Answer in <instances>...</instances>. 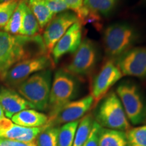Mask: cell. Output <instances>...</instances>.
I'll use <instances>...</instances> for the list:
<instances>
[{
  "mask_svg": "<svg viewBox=\"0 0 146 146\" xmlns=\"http://www.w3.org/2000/svg\"><path fill=\"white\" fill-rule=\"evenodd\" d=\"M49 54L43 37L13 35L0 31V78L16 63L42 55Z\"/></svg>",
  "mask_w": 146,
  "mask_h": 146,
  "instance_id": "cell-1",
  "label": "cell"
},
{
  "mask_svg": "<svg viewBox=\"0 0 146 146\" xmlns=\"http://www.w3.org/2000/svg\"><path fill=\"white\" fill-rule=\"evenodd\" d=\"M139 37L136 29L125 23H114L105 29L103 43L110 59H117L132 48Z\"/></svg>",
  "mask_w": 146,
  "mask_h": 146,
  "instance_id": "cell-2",
  "label": "cell"
},
{
  "mask_svg": "<svg viewBox=\"0 0 146 146\" xmlns=\"http://www.w3.org/2000/svg\"><path fill=\"white\" fill-rule=\"evenodd\" d=\"M51 86L52 71L47 69L29 76L16 88L18 94L32 104L35 109L44 111L48 108Z\"/></svg>",
  "mask_w": 146,
  "mask_h": 146,
  "instance_id": "cell-3",
  "label": "cell"
},
{
  "mask_svg": "<svg viewBox=\"0 0 146 146\" xmlns=\"http://www.w3.org/2000/svg\"><path fill=\"white\" fill-rule=\"evenodd\" d=\"M99 102L95 120L102 127L125 132L131 129L130 123L116 91L108 92Z\"/></svg>",
  "mask_w": 146,
  "mask_h": 146,
  "instance_id": "cell-4",
  "label": "cell"
},
{
  "mask_svg": "<svg viewBox=\"0 0 146 146\" xmlns=\"http://www.w3.org/2000/svg\"><path fill=\"white\" fill-rule=\"evenodd\" d=\"M78 87L76 76L64 69H60L55 72L47 108L50 111L49 119L54 117L64 106L75 98Z\"/></svg>",
  "mask_w": 146,
  "mask_h": 146,
  "instance_id": "cell-5",
  "label": "cell"
},
{
  "mask_svg": "<svg viewBox=\"0 0 146 146\" xmlns=\"http://www.w3.org/2000/svg\"><path fill=\"white\" fill-rule=\"evenodd\" d=\"M116 93L129 123L133 125L146 123V100L137 84L127 81L120 83Z\"/></svg>",
  "mask_w": 146,
  "mask_h": 146,
  "instance_id": "cell-6",
  "label": "cell"
},
{
  "mask_svg": "<svg viewBox=\"0 0 146 146\" xmlns=\"http://www.w3.org/2000/svg\"><path fill=\"white\" fill-rule=\"evenodd\" d=\"M54 64L53 60L49 54L29 58L11 67L1 80L9 86L16 87L29 76L40 71L50 69Z\"/></svg>",
  "mask_w": 146,
  "mask_h": 146,
  "instance_id": "cell-7",
  "label": "cell"
},
{
  "mask_svg": "<svg viewBox=\"0 0 146 146\" xmlns=\"http://www.w3.org/2000/svg\"><path fill=\"white\" fill-rule=\"evenodd\" d=\"M99 60V50L96 43L85 39L74 53L66 70L73 76H87L96 68Z\"/></svg>",
  "mask_w": 146,
  "mask_h": 146,
  "instance_id": "cell-8",
  "label": "cell"
},
{
  "mask_svg": "<svg viewBox=\"0 0 146 146\" xmlns=\"http://www.w3.org/2000/svg\"><path fill=\"white\" fill-rule=\"evenodd\" d=\"M123 77L114 60H108L94 76L91 83L90 95L94 103H98L108 93L111 87Z\"/></svg>",
  "mask_w": 146,
  "mask_h": 146,
  "instance_id": "cell-9",
  "label": "cell"
},
{
  "mask_svg": "<svg viewBox=\"0 0 146 146\" xmlns=\"http://www.w3.org/2000/svg\"><path fill=\"white\" fill-rule=\"evenodd\" d=\"M94 104L91 95L71 101L64 106L54 117L48 119L45 127H58L60 125L76 121L84 117Z\"/></svg>",
  "mask_w": 146,
  "mask_h": 146,
  "instance_id": "cell-10",
  "label": "cell"
},
{
  "mask_svg": "<svg viewBox=\"0 0 146 146\" xmlns=\"http://www.w3.org/2000/svg\"><path fill=\"white\" fill-rule=\"evenodd\" d=\"M122 74L143 78L146 77V47H132L116 60Z\"/></svg>",
  "mask_w": 146,
  "mask_h": 146,
  "instance_id": "cell-11",
  "label": "cell"
},
{
  "mask_svg": "<svg viewBox=\"0 0 146 146\" xmlns=\"http://www.w3.org/2000/svg\"><path fill=\"white\" fill-rule=\"evenodd\" d=\"M77 21L78 19L76 14L70 11H65L54 16L45 27L42 36L48 54L52 52L55 45L68 29Z\"/></svg>",
  "mask_w": 146,
  "mask_h": 146,
  "instance_id": "cell-12",
  "label": "cell"
},
{
  "mask_svg": "<svg viewBox=\"0 0 146 146\" xmlns=\"http://www.w3.org/2000/svg\"><path fill=\"white\" fill-rule=\"evenodd\" d=\"M82 26L79 21L76 22L56 43L51 52L54 64H57L64 55L76 52L82 41Z\"/></svg>",
  "mask_w": 146,
  "mask_h": 146,
  "instance_id": "cell-13",
  "label": "cell"
},
{
  "mask_svg": "<svg viewBox=\"0 0 146 146\" xmlns=\"http://www.w3.org/2000/svg\"><path fill=\"white\" fill-rule=\"evenodd\" d=\"M43 128L23 127L5 117L0 120V137L17 141L30 142L35 140Z\"/></svg>",
  "mask_w": 146,
  "mask_h": 146,
  "instance_id": "cell-14",
  "label": "cell"
},
{
  "mask_svg": "<svg viewBox=\"0 0 146 146\" xmlns=\"http://www.w3.org/2000/svg\"><path fill=\"white\" fill-rule=\"evenodd\" d=\"M0 106L8 118H12L14 114L24 110L35 109L16 91L3 86H0Z\"/></svg>",
  "mask_w": 146,
  "mask_h": 146,
  "instance_id": "cell-15",
  "label": "cell"
},
{
  "mask_svg": "<svg viewBox=\"0 0 146 146\" xmlns=\"http://www.w3.org/2000/svg\"><path fill=\"white\" fill-rule=\"evenodd\" d=\"M48 116L34 109L24 110L12 117V121L16 125L26 127H42L48 122Z\"/></svg>",
  "mask_w": 146,
  "mask_h": 146,
  "instance_id": "cell-16",
  "label": "cell"
},
{
  "mask_svg": "<svg viewBox=\"0 0 146 146\" xmlns=\"http://www.w3.org/2000/svg\"><path fill=\"white\" fill-rule=\"evenodd\" d=\"M20 4L21 5L23 18L19 35L28 36L36 35L39 33L41 29L35 16L29 8L27 0H21Z\"/></svg>",
  "mask_w": 146,
  "mask_h": 146,
  "instance_id": "cell-17",
  "label": "cell"
},
{
  "mask_svg": "<svg viewBox=\"0 0 146 146\" xmlns=\"http://www.w3.org/2000/svg\"><path fill=\"white\" fill-rule=\"evenodd\" d=\"M99 146H130L125 131L102 127L99 133Z\"/></svg>",
  "mask_w": 146,
  "mask_h": 146,
  "instance_id": "cell-18",
  "label": "cell"
},
{
  "mask_svg": "<svg viewBox=\"0 0 146 146\" xmlns=\"http://www.w3.org/2000/svg\"><path fill=\"white\" fill-rule=\"evenodd\" d=\"M27 3L35 16L40 29H45L54 17V14L49 10L43 0H27Z\"/></svg>",
  "mask_w": 146,
  "mask_h": 146,
  "instance_id": "cell-19",
  "label": "cell"
},
{
  "mask_svg": "<svg viewBox=\"0 0 146 146\" xmlns=\"http://www.w3.org/2000/svg\"><path fill=\"white\" fill-rule=\"evenodd\" d=\"M118 0H84L83 5L97 15L108 16L116 8Z\"/></svg>",
  "mask_w": 146,
  "mask_h": 146,
  "instance_id": "cell-20",
  "label": "cell"
},
{
  "mask_svg": "<svg viewBox=\"0 0 146 146\" xmlns=\"http://www.w3.org/2000/svg\"><path fill=\"white\" fill-rule=\"evenodd\" d=\"M95 119L91 114H87L80 120L72 146H83L90 134Z\"/></svg>",
  "mask_w": 146,
  "mask_h": 146,
  "instance_id": "cell-21",
  "label": "cell"
},
{
  "mask_svg": "<svg viewBox=\"0 0 146 146\" xmlns=\"http://www.w3.org/2000/svg\"><path fill=\"white\" fill-rule=\"evenodd\" d=\"M79 120L62 125L59 128L57 146H72Z\"/></svg>",
  "mask_w": 146,
  "mask_h": 146,
  "instance_id": "cell-22",
  "label": "cell"
},
{
  "mask_svg": "<svg viewBox=\"0 0 146 146\" xmlns=\"http://www.w3.org/2000/svg\"><path fill=\"white\" fill-rule=\"evenodd\" d=\"M60 127H43L35 139L36 146H57Z\"/></svg>",
  "mask_w": 146,
  "mask_h": 146,
  "instance_id": "cell-23",
  "label": "cell"
},
{
  "mask_svg": "<svg viewBox=\"0 0 146 146\" xmlns=\"http://www.w3.org/2000/svg\"><path fill=\"white\" fill-rule=\"evenodd\" d=\"M126 134L130 146H146V125L131 128Z\"/></svg>",
  "mask_w": 146,
  "mask_h": 146,
  "instance_id": "cell-24",
  "label": "cell"
},
{
  "mask_svg": "<svg viewBox=\"0 0 146 146\" xmlns=\"http://www.w3.org/2000/svg\"><path fill=\"white\" fill-rule=\"evenodd\" d=\"M22 18H23V13H22L21 5L20 4L19 1L17 8L14 10V13L12 14L8 23L3 29V31L13 35H19L22 25Z\"/></svg>",
  "mask_w": 146,
  "mask_h": 146,
  "instance_id": "cell-25",
  "label": "cell"
},
{
  "mask_svg": "<svg viewBox=\"0 0 146 146\" xmlns=\"http://www.w3.org/2000/svg\"><path fill=\"white\" fill-rule=\"evenodd\" d=\"M18 3V0H11L0 3V30L4 28L8 23L14 10L17 8Z\"/></svg>",
  "mask_w": 146,
  "mask_h": 146,
  "instance_id": "cell-26",
  "label": "cell"
},
{
  "mask_svg": "<svg viewBox=\"0 0 146 146\" xmlns=\"http://www.w3.org/2000/svg\"><path fill=\"white\" fill-rule=\"evenodd\" d=\"M43 1L49 10L54 15L68 10L64 0H43Z\"/></svg>",
  "mask_w": 146,
  "mask_h": 146,
  "instance_id": "cell-27",
  "label": "cell"
},
{
  "mask_svg": "<svg viewBox=\"0 0 146 146\" xmlns=\"http://www.w3.org/2000/svg\"><path fill=\"white\" fill-rule=\"evenodd\" d=\"M102 127L95 120L89 136L83 146H99V133Z\"/></svg>",
  "mask_w": 146,
  "mask_h": 146,
  "instance_id": "cell-28",
  "label": "cell"
},
{
  "mask_svg": "<svg viewBox=\"0 0 146 146\" xmlns=\"http://www.w3.org/2000/svg\"><path fill=\"white\" fill-rule=\"evenodd\" d=\"M0 146H36L35 141L21 142L0 137Z\"/></svg>",
  "mask_w": 146,
  "mask_h": 146,
  "instance_id": "cell-29",
  "label": "cell"
},
{
  "mask_svg": "<svg viewBox=\"0 0 146 146\" xmlns=\"http://www.w3.org/2000/svg\"><path fill=\"white\" fill-rule=\"evenodd\" d=\"M83 1L84 0H64L68 10H72L76 15L83 7Z\"/></svg>",
  "mask_w": 146,
  "mask_h": 146,
  "instance_id": "cell-30",
  "label": "cell"
},
{
  "mask_svg": "<svg viewBox=\"0 0 146 146\" xmlns=\"http://www.w3.org/2000/svg\"><path fill=\"white\" fill-rule=\"evenodd\" d=\"M3 118H5V114L4 113H3V111L2 108H1V106H0V120L2 119Z\"/></svg>",
  "mask_w": 146,
  "mask_h": 146,
  "instance_id": "cell-31",
  "label": "cell"
},
{
  "mask_svg": "<svg viewBox=\"0 0 146 146\" xmlns=\"http://www.w3.org/2000/svg\"><path fill=\"white\" fill-rule=\"evenodd\" d=\"M11 1V0H0V3L6 2V1Z\"/></svg>",
  "mask_w": 146,
  "mask_h": 146,
  "instance_id": "cell-32",
  "label": "cell"
},
{
  "mask_svg": "<svg viewBox=\"0 0 146 146\" xmlns=\"http://www.w3.org/2000/svg\"><path fill=\"white\" fill-rule=\"evenodd\" d=\"M142 1H143V3H144V4L146 5V0H142Z\"/></svg>",
  "mask_w": 146,
  "mask_h": 146,
  "instance_id": "cell-33",
  "label": "cell"
},
{
  "mask_svg": "<svg viewBox=\"0 0 146 146\" xmlns=\"http://www.w3.org/2000/svg\"><path fill=\"white\" fill-rule=\"evenodd\" d=\"M18 1H21V0H18Z\"/></svg>",
  "mask_w": 146,
  "mask_h": 146,
  "instance_id": "cell-34",
  "label": "cell"
}]
</instances>
